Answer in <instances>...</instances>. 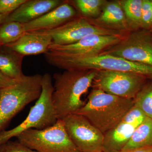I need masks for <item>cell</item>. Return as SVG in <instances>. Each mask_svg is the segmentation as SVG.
Instances as JSON below:
<instances>
[{"instance_id": "8", "label": "cell", "mask_w": 152, "mask_h": 152, "mask_svg": "<svg viewBox=\"0 0 152 152\" xmlns=\"http://www.w3.org/2000/svg\"><path fill=\"white\" fill-rule=\"evenodd\" d=\"M62 120L68 135L79 151L103 152L104 134L86 118L72 114Z\"/></svg>"}, {"instance_id": "2", "label": "cell", "mask_w": 152, "mask_h": 152, "mask_svg": "<svg viewBox=\"0 0 152 152\" xmlns=\"http://www.w3.org/2000/svg\"><path fill=\"white\" fill-rule=\"evenodd\" d=\"M45 57L50 65L65 70L118 71L133 73L152 78V66L110 55L100 54L89 56H68L49 50L45 54Z\"/></svg>"}, {"instance_id": "6", "label": "cell", "mask_w": 152, "mask_h": 152, "mask_svg": "<svg viewBox=\"0 0 152 152\" xmlns=\"http://www.w3.org/2000/svg\"><path fill=\"white\" fill-rule=\"evenodd\" d=\"M18 140L37 152H80L68 135L62 120L43 130L31 129L17 137Z\"/></svg>"}, {"instance_id": "19", "label": "cell", "mask_w": 152, "mask_h": 152, "mask_svg": "<svg viewBox=\"0 0 152 152\" xmlns=\"http://www.w3.org/2000/svg\"><path fill=\"white\" fill-rule=\"evenodd\" d=\"M143 0L120 1L130 30L142 26V9Z\"/></svg>"}, {"instance_id": "15", "label": "cell", "mask_w": 152, "mask_h": 152, "mask_svg": "<svg viewBox=\"0 0 152 152\" xmlns=\"http://www.w3.org/2000/svg\"><path fill=\"white\" fill-rule=\"evenodd\" d=\"M64 1L61 0H26L9 15L5 22L27 23L56 8Z\"/></svg>"}, {"instance_id": "7", "label": "cell", "mask_w": 152, "mask_h": 152, "mask_svg": "<svg viewBox=\"0 0 152 152\" xmlns=\"http://www.w3.org/2000/svg\"><path fill=\"white\" fill-rule=\"evenodd\" d=\"M146 78L133 73L98 70L92 87L119 97L134 99L142 88Z\"/></svg>"}, {"instance_id": "5", "label": "cell", "mask_w": 152, "mask_h": 152, "mask_svg": "<svg viewBox=\"0 0 152 152\" xmlns=\"http://www.w3.org/2000/svg\"><path fill=\"white\" fill-rule=\"evenodd\" d=\"M53 90L51 76L45 73L42 75L40 96L31 108L28 116L15 127L0 132V145L17 137L24 131L31 129L43 130L56 124L58 118L52 99Z\"/></svg>"}, {"instance_id": "11", "label": "cell", "mask_w": 152, "mask_h": 152, "mask_svg": "<svg viewBox=\"0 0 152 152\" xmlns=\"http://www.w3.org/2000/svg\"><path fill=\"white\" fill-rule=\"evenodd\" d=\"M146 116L135 105L117 126L104 134L103 152H120Z\"/></svg>"}, {"instance_id": "20", "label": "cell", "mask_w": 152, "mask_h": 152, "mask_svg": "<svg viewBox=\"0 0 152 152\" xmlns=\"http://www.w3.org/2000/svg\"><path fill=\"white\" fill-rule=\"evenodd\" d=\"M23 24L17 22H7L0 26V45L5 46L19 39L25 33Z\"/></svg>"}, {"instance_id": "29", "label": "cell", "mask_w": 152, "mask_h": 152, "mask_svg": "<svg viewBox=\"0 0 152 152\" xmlns=\"http://www.w3.org/2000/svg\"><path fill=\"white\" fill-rule=\"evenodd\" d=\"M1 47H2V46H1L0 45V48H1Z\"/></svg>"}, {"instance_id": "30", "label": "cell", "mask_w": 152, "mask_h": 152, "mask_svg": "<svg viewBox=\"0 0 152 152\" xmlns=\"http://www.w3.org/2000/svg\"></svg>"}, {"instance_id": "12", "label": "cell", "mask_w": 152, "mask_h": 152, "mask_svg": "<svg viewBox=\"0 0 152 152\" xmlns=\"http://www.w3.org/2000/svg\"><path fill=\"white\" fill-rule=\"evenodd\" d=\"M126 34L89 35L77 42L66 45H52L49 50L68 56H89L100 54L119 42Z\"/></svg>"}, {"instance_id": "27", "label": "cell", "mask_w": 152, "mask_h": 152, "mask_svg": "<svg viewBox=\"0 0 152 152\" xmlns=\"http://www.w3.org/2000/svg\"><path fill=\"white\" fill-rule=\"evenodd\" d=\"M121 152H152V146L142 147V148L129 150L127 151Z\"/></svg>"}, {"instance_id": "14", "label": "cell", "mask_w": 152, "mask_h": 152, "mask_svg": "<svg viewBox=\"0 0 152 152\" xmlns=\"http://www.w3.org/2000/svg\"><path fill=\"white\" fill-rule=\"evenodd\" d=\"M53 44V39L47 31H27L19 39L5 46L25 56L45 54Z\"/></svg>"}, {"instance_id": "24", "label": "cell", "mask_w": 152, "mask_h": 152, "mask_svg": "<svg viewBox=\"0 0 152 152\" xmlns=\"http://www.w3.org/2000/svg\"><path fill=\"white\" fill-rule=\"evenodd\" d=\"M26 0H0V14L9 16Z\"/></svg>"}, {"instance_id": "13", "label": "cell", "mask_w": 152, "mask_h": 152, "mask_svg": "<svg viewBox=\"0 0 152 152\" xmlns=\"http://www.w3.org/2000/svg\"><path fill=\"white\" fill-rule=\"evenodd\" d=\"M75 9L69 2H64L39 18L23 24L26 31H50L59 27L77 16Z\"/></svg>"}, {"instance_id": "28", "label": "cell", "mask_w": 152, "mask_h": 152, "mask_svg": "<svg viewBox=\"0 0 152 152\" xmlns=\"http://www.w3.org/2000/svg\"><path fill=\"white\" fill-rule=\"evenodd\" d=\"M9 16L5 15L2 14H0V26L5 23L6 19Z\"/></svg>"}, {"instance_id": "16", "label": "cell", "mask_w": 152, "mask_h": 152, "mask_svg": "<svg viewBox=\"0 0 152 152\" xmlns=\"http://www.w3.org/2000/svg\"><path fill=\"white\" fill-rule=\"evenodd\" d=\"M94 24L121 32H129L124 12L120 1L107 2L100 15L96 18L90 19Z\"/></svg>"}, {"instance_id": "18", "label": "cell", "mask_w": 152, "mask_h": 152, "mask_svg": "<svg viewBox=\"0 0 152 152\" xmlns=\"http://www.w3.org/2000/svg\"><path fill=\"white\" fill-rule=\"evenodd\" d=\"M151 146H152V119L147 117L136 129L130 140L121 152Z\"/></svg>"}, {"instance_id": "22", "label": "cell", "mask_w": 152, "mask_h": 152, "mask_svg": "<svg viewBox=\"0 0 152 152\" xmlns=\"http://www.w3.org/2000/svg\"><path fill=\"white\" fill-rule=\"evenodd\" d=\"M134 105L152 119V85L142 88L134 99Z\"/></svg>"}, {"instance_id": "1", "label": "cell", "mask_w": 152, "mask_h": 152, "mask_svg": "<svg viewBox=\"0 0 152 152\" xmlns=\"http://www.w3.org/2000/svg\"><path fill=\"white\" fill-rule=\"evenodd\" d=\"M96 70H68L54 74L52 99L58 119L75 114L84 105L83 95L92 87Z\"/></svg>"}, {"instance_id": "17", "label": "cell", "mask_w": 152, "mask_h": 152, "mask_svg": "<svg viewBox=\"0 0 152 152\" xmlns=\"http://www.w3.org/2000/svg\"><path fill=\"white\" fill-rule=\"evenodd\" d=\"M24 57L7 47H1L0 71L11 79L20 80L24 75L22 68Z\"/></svg>"}, {"instance_id": "10", "label": "cell", "mask_w": 152, "mask_h": 152, "mask_svg": "<svg viewBox=\"0 0 152 152\" xmlns=\"http://www.w3.org/2000/svg\"><path fill=\"white\" fill-rule=\"evenodd\" d=\"M51 36L53 45H66L77 42L89 35H118L125 34L94 24L90 19L76 17L54 29L47 31Z\"/></svg>"}, {"instance_id": "25", "label": "cell", "mask_w": 152, "mask_h": 152, "mask_svg": "<svg viewBox=\"0 0 152 152\" xmlns=\"http://www.w3.org/2000/svg\"><path fill=\"white\" fill-rule=\"evenodd\" d=\"M152 26V1L143 0L142 9V26L149 28Z\"/></svg>"}, {"instance_id": "21", "label": "cell", "mask_w": 152, "mask_h": 152, "mask_svg": "<svg viewBox=\"0 0 152 152\" xmlns=\"http://www.w3.org/2000/svg\"><path fill=\"white\" fill-rule=\"evenodd\" d=\"M106 2L103 0H75L73 1L76 8L87 18H97L102 12V9Z\"/></svg>"}, {"instance_id": "9", "label": "cell", "mask_w": 152, "mask_h": 152, "mask_svg": "<svg viewBox=\"0 0 152 152\" xmlns=\"http://www.w3.org/2000/svg\"><path fill=\"white\" fill-rule=\"evenodd\" d=\"M101 54L120 57L131 61L152 66V41L143 33L129 32L119 42Z\"/></svg>"}, {"instance_id": "4", "label": "cell", "mask_w": 152, "mask_h": 152, "mask_svg": "<svg viewBox=\"0 0 152 152\" xmlns=\"http://www.w3.org/2000/svg\"><path fill=\"white\" fill-rule=\"evenodd\" d=\"M42 75H24L15 84L0 89V132L30 103L37 100L42 91Z\"/></svg>"}, {"instance_id": "26", "label": "cell", "mask_w": 152, "mask_h": 152, "mask_svg": "<svg viewBox=\"0 0 152 152\" xmlns=\"http://www.w3.org/2000/svg\"><path fill=\"white\" fill-rule=\"evenodd\" d=\"M18 80L9 77L0 71V89L15 84Z\"/></svg>"}, {"instance_id": "23", "label": "cell", "mask_w": 152, "mask_h": 152, "mask_svg": "<svg viewBox=\"0 0 152 152\" xmlns=\"http://www.w3.org/2000/svg\"><path fill=\"white\" fill-rule=\"evenodd\" d=\"M0 152H37L31 149L19 141L11 140L0 145Z\"/></svg>"}, {"instance_id": "3", "label": "cell", "mask_w": 152, "mask_h": 152, "mask_svg": "<svg viewBox=\"0 0 152 152\" xmlns=\"http://www.w3.org/2000/svg\"><path fill=\"white\" fill-rule=\"evenodd\" d=\"M134 105V99L93 88L87 102L75 114L85 117L104 134L117 126Z\"/></svg>"}]
</instances>
